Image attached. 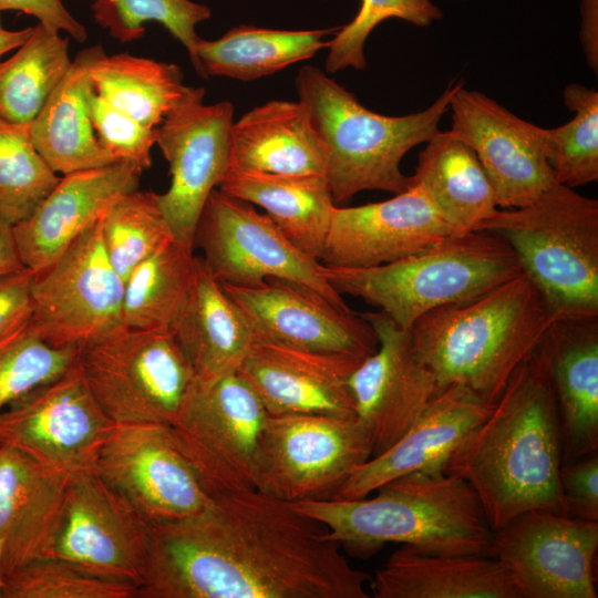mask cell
I'll return each mask as SVG.
<instances>
[{"label":"cell","instance_id":"6","mask_svg":"<svg viewBox=\"0 0 598 598\" xmlns=\"http://www.w3.org/2000/svg\"><path fill=\"white\" fill-rule=\"evenodd\" d=\"M476 230L511 246L554 321L598 319V200L555 183L525 206L497 208Z\"/></svg>","mask_w":598,"mask_h":598},{"label":"cell","instance_id":"4","mask_svg":"<svg viewBox=\"0 0 598 598\" xmlns=\"http://www.w3.org/2000/svg\"><path fill=\"white\" fill-rule=\"evenodd\" d=\"M553 322L544 298L522 272L470 300L424 313L409 331L437 393L457 384L493 404Z\"/></svg>","mask_w":598,"mask_h":598},{"label":"cell","instance_id":"46","mask_svg":"<svg viewBox=\"0 0 598 598\" xmlns=\"http://www.w3.org/2000/svg\"><path fill=\"white\" fill-rule=\"evenodd\" d=\"M33 277L27 267L0 277V336L30 318Z\"/></svg>","mask_w":598,"mask_h":598},{"label":"cell","instance_id":"32","mask_svg":"<svg viewBox=\"0 0 598 598\" xmlns=\"http://www.w3.org/2000/svg\"><path fill=\"white\" fill-rule=\"evenodd\" d=\"M408 185L420 186L456 233L476 230L498 208L475 152L450 131L426 142Z\"/></svg>","mask_w":598,"mask_h":598},{"label":"cell","instance_id":"35","mask_svg":"<svg viewBox=\"0 0 598 598\" xmlns=\"http://www.w3.org/2000/svg\"><path fill=\"white\" fill-rule=\"evenodd\" d=\"M69 39L41 23L12 56L0 61V120L29 124L68 72Z\"/></svg>","mask_w":598,"mask_h":598},{"label":"cell","instance_id":"18","mask_svg":"<svg viewBox=\"0 0 598 598\" xmlns=\"http://www.w3.org/2000/svg\"><path fill=\"white\" fill-rule=\"evenodd\" d=\"M450 132L475 152L492 185L497 207L517 208L555 184L548 162V128L527 122L486 94H453Z\"/></svg>","mask_w":598,"mask_h":598},{"label":"cell","instance_id":"27","mask_svg":"<svg viewBox=\"0 0 598 598\" xmlns=\"http://www.w3.org/2000/svg\"><path fill=\"white\" fill-rule=\"evenodd\" d=\"M326 164V147L300 100L269 101L231 125L228 172L324 175Z\"/></svg>","mask_w":598,"mask_h":598},{"label":"cell","instance_id":"16","mask_svg":"<svg viewBox=\"0 0 598 598\" xmlns=\"http://www.w3.org/2000/svg\"><path fill=\"white\" fill-rule=\"evenodd\" d=\"M94 468L150 525L193 516L212 501L168 424L116 425Z\"/></svg>","mask_w":598,"mask_h":598},{"label":"cell","instance_id":"5","mask_svg":"<svg viewBox=\"0 0 598 598\" xmlns=\"http://www.w3.org/2000/svg\"><path fill=\"white\" fill-rule=\"evenodd\" d=\"M295 83L326 147L324 176L338 204L363 190L394 195L405 190L408 176L400 167L403 156L440 131V121L463 81L450 83L425 110L402 116L364 107L351 92L312 65L301 68Z\"/></svg>","mask_w":598,"mask_h":598},{"label":"cell","instance_id":"13","mask_svg":"<svg viewBox=\"0 0 598 598\" xmlns=\"http://www.w3.org/2000/svg\"><path fill=\"white\" fill-rule=\"evenodd\" d=\"M151 525L97 474L71 473L50 556L106 580L141 584Z\"/></svg>","mask_w":598,"mask_h":598},{"label":"cell","instance_id":"29","mask_svg":"<svg viewBox=\"0 0 598 598\" xmlns=\"http://www.w3.org/2000/svg\"><path fill=\"white\" fill-rule=\"evenodd\" d=\"M104 54L101 45L80 51L30 123L33 145L56 174L66 175L116 162L99 144L91 116L90 72Z\"/></svg>","mask_w":598,"mask_h":598},{"label":"cell","instance_id":"1","mask_svg":"<svg viewBox=\"0 0 598 598\" xmlns=\"http://www.w3.org/2000/svg\"><path fill=\"white\" fill-rule=\"evenodd\" d=\"M317 520L257 488L212 496L202 512L151 525L135 598H369Z\"/></svg>","mask_w":598,"mask_h":598},{"label":"cell","instance_id":"22","mask_svg":"<svg viewBox=\"0 0 598 598\" xmlns=\"http://www.w3.org/2000/svg\"><path fill=\"white\" fill-rule=\"evenodd\" d=\"M363 359L254 339L236 372L268 414L355 415L349 379Z\"/></svg>","mask_w":598,"mask_h":598},{"label":"cell","instance_id":"14","mask_svg":"<svg viewBox=\"0 0 598 598\" xmlns=\"http://www.w3.org/2000/svg\"><path fill=\"white\" fill-rule=\"evenodd\" d=\"M598 522L524 512L493 530L492 557L519 598H597Z\"/></svg>","mask_w":598,"mask_h":598},{"label":"cell","instance_id":"10","mask_svg":"<svg viewBox=\"0 0 598 598\" xmlns=\"http://www.w3.org/2000/svg\"><path fill=\"white\" fill-rule=\"evenodd\" d=\"M268 412L235 371L195 379L169 424L210 496L255 488V456Z\"/></svg>","mask_w":598,"mask_h":598},{"label":"cell","instance_id":"44","mask_svg":"<svg viewBox=\"0 0 598 598\" xmlns=\"http://www.w3.org/2000/svg\"><path fill=\"white\" fill-rule=\"evenodd\" d=\"M94 132L101 147L116 162L134 165L141 172L151 167V150L156 130L112 105L97 93L90 97Z\"/></svg>","mask_w":598,"mask_h":598},{"label":"cell","instance_id":"49","mask_svg":"<svg viewBox=\"0 0 598 598\" xmlns=\"http://www.w3.org/2000/svg\"><path fill=\"white\" fill-rule=\"evenodd\" d=\"M25 268L13 234V226L0 218V277Z\"/></svg>","mask_w":598,"mask_h":598},{"label":"cell","instance_id":"3","mask_svg":"<svg viewBox=\"0 0 598 598\" xmlns=\"http://www.w3.org/2000/svg\"><path fill=\"white\" fill-rule=\"evenodd\" d=\"M374 493L291 504L319 522L330 539L358 553L395 543L429 554L492 557L493 530L477 495L442 466L409 473Z\"/></svg>","mask_w":598,"mask_h":598},{"label":"cell","instance_id":"2","mask_svg":"<svg viewBox=\"0 0 598 598\" xmlns=\"http://www.w3.org/2000/svg\"><path fill=\"white\" fill-rule=\"evenodd\" d=\"M561 464L558 408L540 342L443 468L470 484L495 530L532 509L569 516Z\"/></svg>","mask_w":598,"mask_h":598},{"label":"cell","instance_id":"20","mask_svg":"<svg viewBox=\"0 0 598 598\" xmlns=\"http://www.w3.org/2000/svg\"><path fill=\"white\" fill-rule=\"evenodd\" d=\"M374 329L377 350L349 379L355 416L372 441V456L395 443L437 394L435 379L417 359L410 331L382 311L362 315Z\"/></svg>","mask_w":598,"mask_h":598},{"label":"cell","instance_id":"23","mask_svg":"<svg viewBox=\"0 0 598 598\" xmlns=\"http://www.w3.org/2000/svg\"><path fill=\"white\" fill-rule=\"evenodd\" d=\"M141 174L115 162L63 175L34 212L13 225L23 265L33 272L50 266L118 196L138 188Z\"/></svg>","mask_w":598,"mask_h":598},{"label":"cell","instance_id":"40","mask_svg":"<svg viewBox=\"0 0 598 598\" xmlns=\"http://www.w3.org/2000/svg\"><path fill=\"white\" fill-rule=\"evenodd\" d=\"M93 19L122 43L141 39L144 24H162L187 50L198 73L196 25L210 18V9L190 0H92Z\"/></svg>","mask_w":598,"mask_h":598},{"label":"cell","instance_id":"51","mask_svg":"<svg viewBox=\"0 0 598 598\" xmlns=\"http://www.w3.org/2000/svg\"><path fill=\"white\" fill-rule=\"evenodd\" d=\"M1 586H2V581H1V574H0V598H1Z\"/></svg>","mask_w":598,"mask_h":598},{"label":"cell","instance_id":"9","mask_svg":"<svg viewBox=\"0 0 598 598\" xmlns=\"http://www.w3.org/2000/svg\"><path fill=\"white\" fill-rule=\"evenodd\" d=\"M355 416L268 414L255 456V488L288 503L330 498L372 456Z\"/></svg>","mask_w":598,"mask_h":598},{"label":"cell","instance_id":"41","mask_svg":"<svg viewBox=\"0 0 598 598\" xmlns=\"http://www.w3.org/2000/svg\"><path fill=\"white\" fill-rule=\"evenodd\" d=\"M29 319L0 336V412L32 389L59 377L79 357L72 348H55L40 339Z\"/></svg>","mask_w":598,"mask_h":598},{"label":"cell","instance_id":"48","mask_svg":"<svg viewBox=\"0 0 598 598\" xmlns=\"http://www.w3.org/2000/svg\"><path fill=\"white\" fill-rule=\"evenodd\" d=\"M579 39L587 65L598 73V0L580 1Z\"/></svg>","mask_w":598,"mask_h":598},{"label":"cell","instance_id":"36","mask_svg":"<svg viewBox=\"0 0 598 598\" xmlns=\"http://www.w3.org/2000/svg\"><path fill=\"white\" fill-rule=\"evenodd\" d=\"M194 250L172 239L124 280L122 322L135 329L171 328L188 291Z\"/></svg>","mask_w":598,"mask_h":598},{"label":"cell","instance_id":"12","mask_svg":"<svg viewBox=\"0 0 598 598\" xmlns=\"http://www.w3.org/2000/svg\"><path fill=\"white\" fill-rule=\"evenodd\" d=\"M221 283L256 285L266 278L303 283L339 307L349 308L328 282L323 265L296 247L252 204L214 189L199 216L194 249Z\"/></svg>","mask_w":598,"mask_h":598},{"label":"cell","instance_id":"30","mask_svg":"<svg viewBox=\"0 0 598 598\" xmlns=\"http://www.w3.org/2000/svg\"><path fill=\"white\" fill-rule=\"evenodd\" d=\"M375 598H519L494 557L442 555L402 545L377 570Z\"/></svg>","mask_w":598,"mask_h":598},{"label":"cell","instance_id":"45","mask_svg":"<svg viewBox=\"0 0 598 598\" xmlns=\"http://www.w3.org/2000/svg\"><path fill=\"white\" fill-rule=\"evenodd\" d=\"M559 481L571 517L598 522V456L597 452L564 463Z\"/></svg>","mask_w":598,"mask_h":598},{"label":"cell","instance_id":"19","mask_svg":"<svg viewBox=\"0 0 598 598\" xmlns=\"http://www.w3.org/2000/svg\"><path fill=\"white\" fill-rule=\"evenodd\" d=\"M220 285L246 317L254 339L360 359L377 350L374 329L362 315L303 283L270 277L250 286Z\"/></svg>","mask_w":598,"mask_h":598},{"label":"cell","instance_id":"47","mask_svg":"<svg viewBox=\"0 0 598 598\" xmlns=\"http://www.w3.org/2000/svg\"><path fill=\"white\" fill-rule=\"evenodd\" d=\"M19 11L38 19L53 31H65L79 42L86 40L85 28L71 16L61 0H0V13Z\"/></svg>","mask_w":598,"mask_h":598},{"label":"cell","instance_id":"43","mask_svg":"<svg viewBox=\"0 0 598 598\" xmlns=\"http://www.w3.org/2000/svg\"><path fill=\"white\" fill-rule=\"evenodd\" d=\"M390 18L427 27L442 19L443 11L432 0H361L353 20L336 31L334 38L329 41L327 72L334 73L347 68L364 69L365 41L379 23Z\"/></svg>","mask_w":598,"mask_h":598},{"label":"cell","instance_id":"34","mask_svg":"<svg viewBox=\"0 0 598 598\" xmlns=\"http://www.w3.org/2000/svg\"><path fill=\"white\" fill-rule=\"evenodd\" d=\"M90 78L95 93L152 128L176 107L205 94L202 87L184 84L178 65L127 53H105L93 64Z\"/></svg>","mask_w":598,"mask_h":598},{"label":"cell","instance_id":"42","mask_svg":"<svg viewBox=\"0 0 598 598\" xmlns=\"http://www.w3.org/2000/svg\"><path fill=\"white\" fill-rule=\"evenodd\" d=\"M136 587L91 576L49 556L2 578L1 598H135Z\"/></svg>","mask_w":598,"mask_h":598},{"label":"cell","instance_id":"38","mask_svg":"<svg viewBox=\"0 0 598 598\" xmlns=\"http://www.w3.org/2000/svg\"><path fill=\"white\" fill-rule=\"evenodd\" d=\"M32 143L29 124L0 120V218L29 217L60 181Z\"/></svg>","mask_w":598,"mask_h":598},{"label":"cell","instance_id":"17","mask_svg":"<svg viewBox=\"0 0 598 598\" xmlns=\"http://www.w3.org/2000/svg\"><path fill=\"white\" fill-rule=\"evenodd\" d=\"M204 95L176 107L156 130V144L171 175L158 204L174 238L193 250L203 208L229 168L234 123L230 102L204 104Z\"/></svg>","mask_w":598,"mask_h":598},{"label":"cell","instance_id":"39","mask_svg":"<svg viewBox=\"0 0 598 598\" xmlns=\"http://www.w3.org/2000/svg\"><path fill=\"white\" fill-rule=\"evenodd\" d=\"M563 100L575 115L548 128V162L555 182L575 188L598 179V92L571 83Z\"/></svg>","mask_w":598,"mask_h":598},{"label":"cell","instance_id":"21","mask_svg":"<svg viewBox=\"0 0 598 598\" xmlns=\"http://www.w3.org/2000/svg\"><path fill=\"white\" fill-rule=\"evenodd\" d=\"M456 231L442 218L417 185L392 198L354 207H337L320 262L369 268L419 252Z\"/></svg>","mask_w":598,"mask_h":598},{"label":"cell","instance_id":"25","mask_svg":"<svg viewBox=\"0 0 598 598\" xmlns=\"http://www.w3.org/2000/svg\"><path fill=\"white\" fill-rule=\"evenodd\" d=\"M71 473L0 445V574L49 557Z\"/></svg>","mask_w":598,"mask_h":598},{"label":"cell","instance_id":"33","mask_svg":"<svg viewBox=\"0 0 598 598\" xmlns=\"http://www.w3.org/2000/svg\"><path fill=\"white\" fill-rule=\"evenodd\" d=\"M336 30H277L238 25L216 40L199 39L198 75L251 81L310 59Z\"/></svg>","mask_w":598,"mask_h":598},{"label":"cell","instance_id":"8","mask_svg":"<svg viewBox=\"0 0 598 598\" xmlns=\"http://www.w3.org/2000/svg\"><path fill=\"white\" fill-rule=\"evenodd\" d=\"M78 364L116 424H171L196 375L172 330L122 326L82 348Z\"/></svg>","mask_w":598,"mask_h":598},{"label":"cell","instance_id":"15","mask_svg":"<svg viewBox=\"0 0 598 598\" xmlns=\"http://www.w3.org/2000/svg\"><path fill=\"white\" fill-rule=\"evenodd\" d=\"M115 426L91 393L76 360L0 412V445L73 473L94 467Z\"/></svg>","mask_w":598,"mask_h":598},{"label":"cell","instance_id":"11","mask_svg":"<svg viewBox=\"0 0 598 598\" xmlns=\"http://www.w3.org/2000/svg\"><path fill=\"white\" fill-rule=\"evenodd\" d=\"M124 281L105 252L100 219L34 272L31 330L55 348H82L123 326Z\"/></svg>","mask_w":598,"mask_h":598},{"label":"cell","instance_id":"37","mask_svg":"<svg viewBox=\"0 0 598 598\" xmlns=\"http://www.w3.org/2000/svg\"><path fill=\"white\" fill-rule=\"evenodd\" d=\"M107 258L123 279L163 245L175 239L161 210L158 194L138 188L118 196L100 218Z\"/></svg>","mask_w":598,"mask_h":598},{"label":"cell","instance_id":"52","mask_svg":"<svg viewBox=\"0 0 598 598\" xmlns=\"http://www.w3.org/2000/svg\"><path fill=\"white\" fill-rule=\"evenodd\" d=\"M458 1H464V0H458Z\"/></svg>","mask_w":598,"mask_h":598},{"label":"cell","instance_id":"24","mask_svg":"<svg viewBox=\"0 0 598 598\" xmlns=\"http://www.w3.org/2000/svg\"><path fill=\"white\" fill-rule=\"evenodd\" d=\"M492 405L462 385L445 388L395 443L360 464L330 498H361L409 473L443 467Z\"/></svg>","mask_w":598,"mask_h":598},{"label":"cell","instance_id":"28","mask_svg":"<svg viewBox=\"0 0 598 598\" xmlns=\"http://www.w3.org/2000/svg\"><path fill=\"white\" fill-rule=\"evenodd\" d=\"M169 329L199 380L235 372L254 341L246 317L198 256Z\"/></svg>","mask_w":598,"mask_h":598},{"label":"cell","instance_id":"7","mask_svg":"<svg viewBox=\"0 0 598 598\" xmlns=\"http://www.w3.org/2000/svg\"><path fill=\"white\" fill-rule=\"evenodd\" d=\"M522 272L511 246L485 230L456 233L375 267L323 265L324 277L341 296L362 299L408 330L424 313L470 300Z\"/></svg>","mask_w":598,"mask_h":598},{"label":"cell","instance_id":"31","mask_svg":"<svg viewBox=\"0 0 598 598\" xmlns=\"http://www.w3.org/2000/svg\"><path fill=\"white\" fill-rule=\"evenodd\" d=\"M218 189L261 207L296 247L320 261L336 208L324 175L228 172Z\"/></svg>","mask_w":598,"mask_h":598},{"label":"cell","instance_id":"26","mask_svg":"<svg viewBox=\"0 0 598 598\" xmlns=\"http://www.w3.org/2000/svg\"><path fill=\"white\" fill-rule=\"evenodd\" d=\"M542 346L558 408L564 464L598 450V319L554 321Z\"/></svg>","mask_w":598,"mask_h":598},{"label":"cell","instance_id":"50","mask_svg":"<svg viewBox=\"0 0 598 598\" xmlns=\"http://www.w3.org/2000/svg\"><path fill=\"white\" fill-rule=\"evenodd\" d=\"M33 31V27L21 30H8L3 28L0 19V61L8 52L18 49L23 44Z\"/></svg>","mask_w":598,"mask_h":598}]
</instances>
